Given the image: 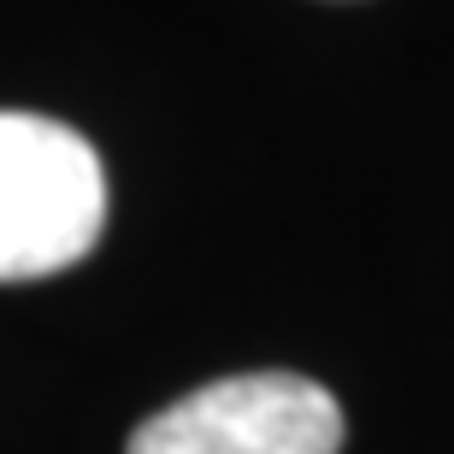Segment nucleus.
<instances>
[{"mask_svg": "<svg viewBox=\"0 0 454 454\" xmlns=\"http://www.w3.org/2000/svg\"><path fill=\"white\" fill-rule=\"evenodd\" d=\"M106 224V171L71 124L0 113V284L77 266Z\"/></svg>", "mask_w": 454, "mask_h": 454, "instance_id": "1", "label": "nucleus"}, {"mask_svg": "<svg viewBox=\"0 0 454 454\" xmlns=\"http://www.w3.org/2000/svg\"><path fill=\"white\" fill-rule=\"evenodd\" d=\"M342 407L301 372H242L136 425L124 454H337Z\"/></svg>", "mask_w": 454, "mask_h": 454, "instance_id": "2", "label": "nucleus"}]
</instances>
